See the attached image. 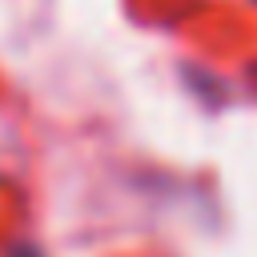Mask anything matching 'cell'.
<instances>
[{"instance_id":"cell-1","label":"cell","mask_w":257,"mask_h":257,"mask_svg":"<svg viewBox=\"0 0 257 257\" xmlns=\"http://www.w3.org/2000/svg\"><path fill=\"white\" fill-rule=\"evenodd\" d=\"M12 257H40V253H36V249H28V245H20V249H16Z\"/></svg>"}]
</instances>
